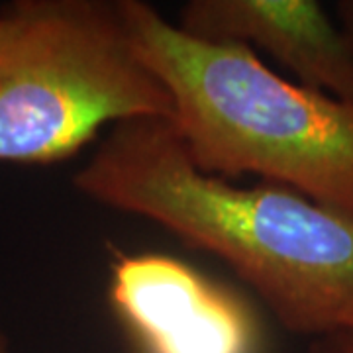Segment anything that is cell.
I'll list each match as a JSON object with an SVG mask.
<instances>
[{
    "mask_svg": "<svg viewBox=\"0 0 353 353\" xmlns=\"http://www.w3.org/2000/svg\"><path fill=\"white\" fill-rule=\"evenodd\" d=\"M336 22L340 24L343 34L353 43V0H340L336 2Z\"/></svg>",
    "mask_w": 353,
    "mask_h": 353,
    "instance_id": "obj_7",
    "label": "cell"
},
{
    "mask_svg": "<svg viewBox=\"0 0 353 353\" xmlns=\"http://www.w3.org/2000/svg\"><path fill=\"white\" fill-rule=\"evenodd\" d=\"M169 118L120 0H16L0 8V163L69 159L132 118Z\"/></svg>",
    "mask_w": 353,
    "mask_h": 353,
    "instance_id": "obj_3",
    "label": "cell"
},
{
    "mask_svg": "<svg viewBox=\"0 0 353 353\" xmlns=\"http://www.w3.org/2000/svg\"><path fill=\"white\" fill-rule=\"evenodd\" d=\"M73 187L216 255L292 334L353 332V216L285 185L202 173L173 120L143 116L106 130Z\"/></svg>",
    "mask_w": 353,
    "mask_h": 353,
    "instance_id": "obj_1",
    "label": "cell"
},
{
    "mask_svg": "<svg viewBox=\"0 0 353 353\" xmlns=\"http://www.w3.org/2000/svg\"><path fill=\"white\" fill-rule=\"evenodd\" d=\"M108 301L139 353H263L252 306L173 255L114 252Z\"/></svg>",
    "mask_w": 353,
    "mask_h": 353,
    "instance_id": "obj_4",
    "label": "cell"
},
{
    "mask_svg": "<svg viewBox=\"0 0 353 353\" xmlns=\"http://www.w3.org/2000/svg\"><path fill=\"white\" fill-rule=\"evenodd\" d=\"M308 353H353V332L310 340Z\"/></svg>",
    "mask_w": 353,
    "mask_h": 353,
    "instance_id": "obj_6",
    "label": "cell"
},
{
    "mask_svg": "<svg viewBox=\"0 0 353 353\" xmlns=\"http://www.w3.org/2000/svg\"><path fill=\"white\" fill-rule=\"evenodd\" d=\"M0 353H16L14 352L12 343H10V340L6 338V334L0 330Z\"/></svg>",
    "mask_w": 353,
    "mask_h": 353,
    "instance_id": "obj_8",
    "label": "cell"
},
{
    "mask_svg": "<svg viewBox=\"0 0 353 353\" xmlns=\"http://www.w3.org/2000/svg\"><path fill=\"white\" fill-rule=\"evenodd\" d=\"M175 26L202 41L265 51L294 83L353 102V43L320 2L189 0Z\"/></svg>",
    "mask_w": 353,
    "mask_h": 353,
    "instance_id": "obj_5",
    "label": "cell"
},
{
    "mask_svg": "<svg viewBox=\"0 0 353 353\" xmlns=\"http://www.w3.org/2000/svg\"><path fill=\"white\" fill-rule=\"evenodd\" d=\"M120 6L196 169L255 175L353 216V102L281 77L248 46L190 38L148 2Z\"/></svg>",
    "mask_w": 353,
    "mask_h": 353,
    "instance_id": "obj_2",
    "label": "cell"
}]
</instances>
